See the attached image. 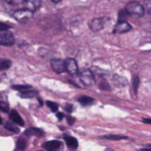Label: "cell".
Returning a JSON list of instances; mask_svg holds the SVG:
<instances>
[{
	"label": "cell",
	"mask_w": 151,
	"mask_h": 151,
	"mask_svg": "<svg viewBox=\"0 0 151 151\" xmlns=\"http://www.w3.org/2000/svg\"><path fill=\"white\" fill-rule=\"evenodd\" d=\"M64 109L67 112H68L69 113H72V111L73 110V106L71 104H67L65 105V107Z\"/></svg>",
	"instance_id": "cell-29"
},
{
	"label": "cell",
	"mask_w": 151,
	"mask_h": 151,
	"mask_svg": "<svg viewBox=\"0 0 151 151\" xmlns=\"http://www.w3.org/2000/svg\"><path fill=\"white\" fill-rule=\"evenodd\" d=\"M99 87L104 90H109L110 89V86L109 83L106 81H101L99 84Z\"/></svg>",
	"instance_id": "cell-26"
},
{
	"label": "cell",
	"mask_w": 151,
	"mask_h": 151,
	"mask_svg": "<svg viewBox=\"0 0 151 151\" xmlns=\"http://www.w3.org/2000/svg\"><path fill=\"white\" fill-rule=\"evenodd\" d=\"M46 104L49 107V109L51 110V111L55 113L58 110V105L57 103L50 100H47L46 101Z\"/></svg>",
	"instance_id": "cell-24"
},
{
	"label": "cell",
	"mask_w": 151,
	"mask_h": 151,
	"mask_svg": "<svg viewBox=\"0 0 151 151\" xmlns=\"http://www.w3.org/2000/svg\"><path fill=\"white\" fill-rule=\"evenodd\" d=\"M9 118L13 123L21 126H24V122L17 110H12L9 114Z\"/></svg>",
	"instance_id": "cell-11"
},
{
	"label": "cell",
	"mask_w": 151,
	"mask_h": 151,
	"mask_svg": "<svg viewBox=\"0 0 151 151\" xmlns=\"http://www.w3.org/2000/svg\"><path fill=\"white\" fill-rule=\"evenodd\" d=\"M129 15L127 14V13L126 12V11L124 9H120L118 14V21L117 22H123V21H126V19L127 18V17Z\"/></svg>",
	"instance_id": "cell-22"
},
{
	"label": "cell",
	"mask_w": 151,
	"mask_h": 151,
	"mask_svg": "<svg viewBox=\"0 0 151 151\" xmlns=\"http://www.w3.org/2000/svg\"><path fill=\"white\" fill-rule=\"evenodd\" d=\"M50 64L52 70L57 73H62L66 71L64 65V61L61 59H52L50 61Z\"/></svg>",
	"instance_id": "cell-8"
},
{
	"label": "cell",
	"mask_w": 151,
	"mask_h": 151,
	"mask_svg": "<svg viewBox=\"0 0 151 151\" xmlns=\"http://www.w3.org/2000/svg\"><path fill=\"white\" fill-rule=\"evenodd\" d=\"M9 105L6 102L0 100V110L5 113H8L9 111Z\"/></svg>",
	"instance_id": "cell-25"
},
{
	"label": "cell",
	"mask_w": 151,
	"mask_h": 151,
	"mask_svg": "<svg viewBox=\"0 0 151 151\" xmlns=\"http://www.w3.org/2000/svg\"><path fill=\"white\" fill-rule=\"evenodd\" d=\"M132 26L127 21L117 22L114 27L113 32L114 34L124 33L129 31L132 29Z\"/></svg>",
	"instance_id": "cell-9"
},
{
	"label": "cell",
	"mask_w": 151,
	"mask_h": 151,
	"mask_svg": "<svg viewBox=\"0 0 151 151\" xmlns=\"http://www.w3.org/2000/svg\"><path fill=\"white\" fill-rule=\"evenodd\" d=\"M79 77L81 81L84 85L91 86L95 83V78L93 73L88 68L83 69L79 74Z\"/></svg>",
	"instance_id": "cell-2"
},
{
	"label": "cell",
	"mask_w": 151,
	"mask_h": 151,
	"mask_svg": "<svg viewBox=\"0 0 151 151\" xmlns=\"http://www.w3.org/2000/svg\"><path fill=\"white\" fill-rule=\"evenodd\" d=\"M140 79L137 76H135L132 79V88L136 94H137V90L139 86Z\"/></svg>",
	"instance_id": "cell-20"
},
{
	"label": "cell",
	"mask_w": 151,
	"mask_h": 151,
	"mask_svg": "<svg viewBox=\"0 0 151 151\" xmlns=\"http://www.w3.org/2000/svg\"><path fill=\"white\" fill-rule=\"evenodd\" d=\"M104 151H114L113 149H112L111 148H106Z\"/></svg>",
	"instance_id": "cell-34"
},
{
	"label": "cell",
	"mask_w": 151,
	"mask_h": 151,
	"mask_svg": "<svg viewBox=\"0 0 151 151\" xmlns=\"http://www.w3.org/2000/svg\"><path fill=\"white\" fill-rule=\"evenodd\" d=\"M142 122L145 123L149 124H150L151 123V120L149 118H143Z\"/></svg>",
	"instance_id": "cell-31"
},
{
	"label": "cell",
	"mask_w": 151,
	"mask_h": 151,
	"mask_svg": "<svg viewBox=\"0 0 151 151\" xmlns=\"http://www.w3.org/2000/svg\"><path fill=\"white\" fill-rule=\"evenodd\" d=\"M124 10L129 16L142 17L145 14V8L139 2L132 1L126 4Z\"/></svg>",
	"instance_id": "cell-1"
},
{
	"label": "cell",
	"mask_w": 151,
	"mask_h": 151,
	"mask_svg": "<svg viewBox=\"0 0 151 151\" xmlns=\"http://www.w3.org/2000/svg\"><path fill=\"white\" fill-rule=\"evenodd\" d=\"M109 18H95L91 20L89 24V27L90 29L93 32L99 31L104 28Z\"/></svg>",
	"instance_id": "cell-5"
},
{
	"label": "cell",
	"mask_w": 151,
	"mask_h": 151,
	"mask_svg": "<svg viewBox=\"0 0 151 151\" xmlns=\"http://www.w3.org/2000/svg\"><path fill=\"white\" fill-rule=\"evenodd\" d=\"M38 94V91L36 90H26L20 91L18 95L22 99H31L37 96Z\"/></svg>",
	"instance_id": "cell-15"
},
{
	"label": "cell",
	"mask_w": 151,
	"mask_h": 151,
	"mask_svg": "<svg viewBox=\"0 0 151 151\" xmlns=\"http://www.w3.org/2000/svg\"><path fill=\"white\" fill-rule=\"evenodd\" d=\"M63 137L66 143L67 146L68 147L74 149L77 148L78 146V142L76 137L71 136L67 133H64L63 134Z\"/></svg>",
	"instance_id": "cell-12"
},
{
	"label": "cell",
	"mask_w": 151,
	"mask_h": 151,
	"mask_svg": "<svg viewBox=\"0 0 151 151\" xmlns=\"http://www.w3.org/2000/svg\"><path fill=\"white\" fill-rule=\"evenodd\" d=\"M33 15V12L26 9H20L16 10L13 13L14 18L20 22H26L28 21Z\"/></svg>",
	"instance_id": "cell-3"
},
{
	"label": "cell",
	"mask_w": 151,
	"mask_h": 151,
	"mask_svg": "<svg viewBox=\"0 0 151 151\" xmlns=\"http://www.w3.org/2000/svg\"><path fill=\"white\" fill-rule=\"evenodd\" d=\"M51 1H52V2H54V3H58V2H60V1H54V0H52Z\"/></svg>",
	"instance_id": "cell-35"
},
{
	"label": "cell",
	"mask_w": 151,
	"mask_h": 151,
	"mask_svg": "<svg viewBox=\"0 0 151 151\" xmlns=\"http://www.w3.org/2000/svg\"><path fill=\"white\" fill-rule=\"evenodd\" d=\"M11 27L0 21V31L8 30L9 28H11Z\"/></svg>",
	"instance_id": "cell-28"
},
{
	"label": "cell",
	"mask_w": 151,
	"mask_h": 151,
	"mask_svg": "<svg viewBox=\"0 0 151 151\" xmlns=\"http://www.w3.org/2000/svg\"><path fill=\"white\" fill-rule=\"evenodd\" d=\"M23 6L26 9L32 12L37 10L41 6V2L40 1H24L22 2Z\"/></svg>",
	"instance_id": "cell-10"
},
{
	"label": "cell",
	"mask_w": 151,
	"mask_h": 151,
	"mask_svg": "<svg viewBox=\"0 0 151 151\" xmlns=\"http://www.w3.org/2000/svg\"><path fill=\"white\" fill-rule=\"evenodd\" d=\"M37 100H38V103H39L40 105L41 106H42L43 104H43V101H42V100L41 98H38Z\"/></svg>",
	"instance_id": "cell-33"
},
{
	"label": "cell",
	"mask_w": 151,
	"mask_h": 151,
	"mask_svg": "<svg viewBox=\"0 0 151 151\" xmlns=\"http://www.w3.org/2000/svg\"><path fill=\"white\" fill-rule=\"evenodd\" d=\"M62 145V142L57 140L47 141L42 145V147L47 151H58Z\"/></svg>",
	"instance_id": "cell-7"
},
{
	"label": "cell",
	"mask_w": 151,
	"mask_h": 151,
	"mask_svg": "<svg viewBox=\"0 0 151 151\" xmlns=\"http://www.w3.org/2000/svg\"><path fill=\"white\" fill-rule=\"evenodd\" d=\"M113 83H114V86L117 87H122L125 86L127 83V80L124 77L120 76H115L112 79Z\"/></svg>",
	"instance_id": "cell-16"
},
{
	"label": "cell",
	"mask_w": 151,
	"mask_h": 151,
	"mask_svg": "<svg viewBox=\"0 0 151 151\" xmlns=\"http://www.w3.org/2000/svg\"><path fill=\"white\" fill-rule=\"evenodd\" d=\"M77 101L83 106H88L94 103V99L93 97L88 96L81 95L78 98Z\"/></svg>",
	"instance_id": "cell-14"
},
{
	"label": "cell",
	"mask_w": 151,
	"mask_h": 151,
	"mask_svg": "<svg viewBox=\"0 0 151 151\" xmlns=\"http://www.w3.org/2000/svg\"><path fill=\"white\" fill-rule=\"evenodd\" d=\"M140 151H151V147L140 149Z\"/></svg>",
	"instance_id": "cell-32"
},
{
	"label": "cell",
	"mask_w": 151,
	"mask_h": 151,
	"mask_svg": "<svg viewBox=\"0 0 151 151\" xmlns=\"http://www.w3.org/2000/svg\"><path fill=\"white\" fill-rule=\"evenodd\" d=\"M4 127L15 133H18L20 132L19 129L17 126L10 122H6L4 124Z\"/></svg>",
	"instance_id": "cell-19"
},
{
	"label": "cell",
	"mask_w": 151,
	"mask_h": 151,
	"mask_svg": "<svg viewBox=\"0 0 151 151\" xmlns=\"http://www.w3.org/2000/svg\"><path fill=\"white\" fill-rule=\"evenodd\" d=\"M37 151H42V150H37Z\"/></svg>",
	"instance_id": "cell-37"
},
{
	"label": "cell",
	"mask_w": 151,
	"mask_h": 151,
	"mask_svg": "<svg viewBox=\"0 0 151 151\" xmlns=\"http://www.w3.org/2000/svg\"><path fill=\"white\" fill-rule=\"evenodd\" d=\"M27 145V141L25 139L19 137L18 139L17 142V147L18 149L21 150H24Z\"/></svg>",
	"instance_id": "cell-18"
},
{
	"label": "cell",
	"mask_w": 151,
	"mask_h": 151,
	"mask_svg": "<svg viewBox=\"0 0 151 151\" xmlns=\"http://www.w3.org/2000/svg\"><path fill=\"white\" fill-rule=\"evenodd\" d=\"M100 138L101 139H106L108 140H120L122 139H128V137L126 136H122L120 134H107L103 136H100Z\"/></svg>",
	"instance_id": "cell-17"
},
{
	"label": "cell",
	"mask_w": 151,
	"mask_h": 151,
	"mask_svg": "<svg viewBox=\"0 0 151 151\" xmlns=\"http://www.w3.org/2000/svg\"><path fill=\"white\" fill-rule=\"evenodd\" d=\"M15 39L12 34L8 31H0V45L11 46L14 44Z\"/></svg>",
	"instance_id": "cell-6"
},
{
	"label": "cell",
	"mask_w": 151,
	"mask_h": 151,
	"mask_svg": "<svg viewBox=\"0 0 151 151\" xmlns=\"http://www.w3.org/2000/svg\"><path fill=\"white\" fill-rule=\"evenodd\" d=\"M56 116L59 120H61L63 119V117H64V114L61 112H58L56 114Z\"/></svg>",
	"instance_id": "cell-30"
},
{
	"label": "cell",
	"mask_w": 151,
	"mask_h": 151,
	"mask_svg": "<svg viewBox=\"0 0 151 151\" xmlns=\"http://www.w3.org/2000/svg\"><path fill=\"white\" fill-rule=\"evenodd\" d=\"M24 133L25 135L28 136H37V137H42L44 135L45 132L44 131L40 128L37 127H31L28 129H27Z\"/></svg>",
	"instance_id": "cell-13"
},
{
	"label": "cell",
	"mask_w": 151,
	"mask_h": 151,
	"mask_svg": "<svg viewBox=\"0 0 151 151\" xmlns=\"http://www.w3.org/2000/svg\"><path fill=\"white\" fill-rule=\"evenodd\" d=\"M11 88L14 90L17 91H24L31 88V86L29 85H23V84H14L11 86Z\"/></svg>",
	"instance_id": "cell-21"
},
{
	"label": "cell",
	"mask_w": 151,
	"mask_h": 151,
	"mask_svg": "<svg viewBox=\"0 0 151 151\" xmlns=\"http://www.w3.org/2000/svg\"><path fill=\"white\" fill-rule=\"evenodd\" d=\"M2 124V119L1 118V117L0 116V124Z\"/></svg>",
	"instance_id": "cell-36"
},
{
	"label": "cell",
	"mask_w": 151,
	"mask_h": 151,
	"mask_svg": "<svg viewBox=\"0 0 151 151\" xmlns=\"http://www.w3.org/2000/svg\"><path fill=\"white\" fill-rule=\"evenodd\" d=\"M12 61L9 60H4L0 62V71L9 68L12 65Z\"/></svg>",
	"instance_id": "cell-23"
},
{
	"label": "cell",
	"mask_w": 151,
	"mask_h": 151,
	"mask_svg": "<svg viewBox=\"0 0 151 151\" xmlns=\"http://www.w3.org/2000/svg\"><path fill=\"white\" fill-rule=\"evenodd\" d=\"M65 70L72 77H75L78 74V67L76 61L72 58H67L64 61Z\"/></svg>",
	"instance_id": "cell-4"
},
{
	"label": "cell",
	"mask_w": 151,
	"mask_h": 151,
	"mask_svg": "<svg viewBox=\"0 0 151 151\" xmlns=\"http://www.w3.org/2000/svg\"><path fill=\"white\" fill-rule=\"evenodd\" d=\"M66 120H67V122L68 124L70 126L73 125L75 121H76V119L74 117H72L70 115H67L66 116Z\"/></svg>",
	"instance_id": "cell-27"
}]
</instances>
